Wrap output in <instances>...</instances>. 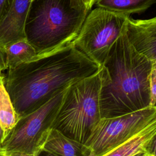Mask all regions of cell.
Wrapping results in <instances>:
<instances>
[{"label":"cell","mask_w":156,"mask_h":156,"mask_svg":"<svg viewBox=\"0 0 156 156\" xmlns=\"http://www.w3.org/2000/svg\"><path fill=\"white\" fill-rule=\"evenodd\" d=\"M101 68L70 43L8 69L4 85L20 118L73 83L94 75Z\"/></svg>","instance_id":"1"},{"label":"cell","mask_w":156,"mask_h":156,"mask_svg":"<svg viewBox=\"0 0 156 156\" xmlns=\"http://www.w3.org/2000/svg\"><path fill=\"white\" fill-rule=\"evenodd\" d=\"M4 76L0 78V127L4 140L16 124L19 117L4 87Z\"/></svg>","instance_id":"14"},{"label":"cell","mask_w":156,"mask_h":156,"mask_svg":"<svg viewBox=\"0 0 156 156\" xmlns=\"http://www.w3.org/2000/svg\"><path fill=\"white\" fill-rule=\"evenodd\" d=\"M31 0H14L0 21V48L13 42L26 39L24 27Z\"/></svg>","instance_id":"9"},{"label":"cell","mask_w":156,"mask_h":156,"mask_svg":"<svg viewBox=\"0 0 156 156\" xmlns=\"http://www.w3.org/2000/svg\"><path fill=\"white\" fill-rule=\"evenodd\" d=\"M89 11L83 0H32L26 40L37 55L65 46L76 37Z\"/></svg>","instance_id":"3"},{"label":"cell","mask_w":156,"mask_h":156,"mask_svg":"<svg viewBox=\"0 0 156 156\" xmlns=\"http://www.w3.org/2000/svg\"><path fill=\"white\" fill-rule=\"evenodd\" d=\"M41 152L54 156H88L90 154L85 144L65 136L54 128L51 129Z\"/></svg>","instance_id":"10"},{"label":"cell","mask_w":156,"mask_h":156,"mask_svg":"<svg viewBox=\"0 0 156 156\" xmlns=\"http://www.w3.org/2000/svg\"><path fill=\"white\" fill-rule=\"evenodd\" d=\"M156 122V107L120 116L101 118L85 143L93 156H103Z\"/></svg>","instance_id":"7"},{"label":"cell","mask_w":156,"mask_h":156,"mask_svg":"<svg viewBox=\"0 0 156 156\" xmlns=\"http://www.w3.org/2000/svg\"><path fill=\"white\" fill-rule=\"evenodd\" d=\"M88 156H93V155H92V154L90 153V154H89V155H88Z\"/></svg>","instance_id":"23"},{"label":"cell","mask_w":156,"mask_h":156,"mask_svg":"<svg viewBox=\"0 0 156 156\" xmlns=\"http://www.w3.org/2000/svg\"><path fill=\"white\" fill-rule=\"evenodd\" d=\"M133 156H150V155H149L148 154H147L145 152H140V153H138L137 154L134 155Z\"/></svg>","instance_id":"20"},{"label":"cell","mask_w":156,"mask_h":156,"mask_svg":"<svg viewBox=\"0 0 156 156\" xmlns=\"http://www.w3.org/2000/svg\"><path fill=\"white\" fill-rule=\"evenodd\" d=\"M129 18V15L96 7L88 13L71 43L89 59L102 66Z\"/></svg>","instance_id":"6"},{"label":"cell","mask_w":156,"mask_h":156,"mask_svg":"<svg viewBox=\"0 0 156 156\" xmlns=\"http://www.w3.org/2000/svg\"><path fill=\"white\" fill-rule=\"evenodd\" d=\"M155 136H156V122L150 124L134 137L103 156H133L140 152L146 153V146Z\"/></svg>","instance_id":"11"},{"label":"cell","mask_w":156,"mask_h":156,"mask_svg":"<svg viewBox=\"0 0 156 156\" xmlns=\"http://www.w3.org/2000/svg\"><path fill=\"white\" fill-rule=\"evenodd\" d=\"M14 0H0V21L10 9Z\"/></svg>","instance_id":"16"},{"label":"cell","mask_w":156,"mask_h":156,"mask_svg":"<svg viewBox=\"0 0 156 156\" xmlns=\"http://www.w3.org/2000/svg\"><path fill=\"white\" fill-rule=\"evenodd\" d=\"M44 156H54V155H52V154H50L46 153V154Z\"/></svg>","instance_id":"21"},{"label":"cell","mask_w":156,"mask_h":156,"mask_svg":"<svg viewBox=\"0 0 156 156\" xmlns=\"http://www.w3.org/2000/svg\"><path fill=\"white\" fill-rule=\"evenodd\" d=\"M101 73L79 80L65 91L52 128L85 144L101 119L99 93Z\"/></svg>","instance_id":"4"},{"label":"cell","mask_w":156,"mask_h":156,"mask_svg":"<svg viewBox=\"0 0 156 156\" xmlns=\"http://www.w3.org/2000/svg\"><path fill=\"white\" fill-rule=\"evenodd\" d=\"M7 69L5 62H4V54L2 51V49L0 48V76H2V71Z\"/></svg>","instance_id":"17"},{"label":"cell","mask_w":156,"mask_h":156,"mask_svg":"<svg viewBox=\"0 0 156 156\" xmlns=\"http://www.w3.org/2000/svg\"><path fill=\"white\" fill-rule=\"evenodd\" d=\"M24 156H38L37 155H24Z\"/></svg>","instance_id":"22"},{"label":"cell","mask_w":156,"mask_h":156,"mask_svg":"<svg viewBox=\"0 0 156 156\" xmlns=\"http://www.w3.org/2000/svg\"><path fill=\"white\" fill-rule=\"evenodd\" d=\"M31 1H32V0H31Z\"/></svg>","instance_id":"24"},{"label":"cell","mask_w":156,"mask_h":156,"mask_svg":"<svg viewBox=\"0 0 156 156\" xmlns=\"http://www.w3.org/2000/svg\"><path fill=\"white\" fill-rule=\"evenodd\" d=\"M2 49L7 69L29 62L37 56L35 49L26 39L10 43Z\"/></svg>","instance_id":"12"},{"label":"cell","mask_w":156,"mask_h":156,"mask_svg":"<svg viewBox=\"0 0 156 156\" xmlns=\"http://www.w3.org/2000/svg\"><path fill=\"white\" fill-rule=\"evenodd\" d=\"M154 62L137 52L122 34L101 66V118L133 113L151 106L149 79Z\"/></svg>","instance_id":"2"},{"label":"cell","mask_w":156,"mask_h":156,"mask_svg":"<svg viewBox=\"0 0 156 156\" xmlns=\"http://www.w3.org/2000/svg\"><path fill=\"white\" fill-rule=\"evenodd\" d=\"M151 106L155 107L156 102V64L154 65L149 79Z\"/></svg>","instance_id":"15"},{"label":"cell","mask_w":156,"mask_h":156,"mask_svg":"<svg viewBox=\"0 0 156 156\" xmlns=\"http://www.w3.org/2000/svg\"><path fill=\"white\" fill-rule=\"evenodd\" d=\"M156 0H96L98 7L130 16L148 9Z\"/></svg>","instance_id":"13"},{"label":"cell","mask_w":156,"mask_h":156,"mask_svg":"<svg viewBox=\"0 0 156 156\" xmlns=\"http://www.w3.org/2000/svg\"><path fill=\"white\" fill-rule=\"evenodd\" d=\"M66 90L37 110L19 118L3 141L0 147V156L40 155Z\"/></svg>","instance_id":"5"},{"label":"cell","mask_w":156,"mask_h":156,"mask_svg":"<svg viewBox=\"0 0 156 156\" xmlns=\"http://www.w3.org/2000/svg\"><path fill=\"white\" fill-rule=\"evenodd\" d=\"M83 1L89 10L91 9L93 5L96 1V0H83Z\"/></svg>","instance_id":"18"},{"label":"cell","mask_w":156,"mask_h":156,"mask_svg":"<svg viewBox=\"0 0 156 156\" xmlns=\"http://www.w3.org/2000/svg\"><path fill=\"white\" fill-rule=\"evenodd\" d=\"M129 43L139 54L156 62V18L133 20L129 18L124 26Z\"/></svg>","instance_id":"8"},{"label":"cell","mask_w":156,"mask_h":156,"mask_svg":"<svg viewBox=\"0 0 156 156\" xmlns=\"http://www.w3.org/2000/svg\"><path fill=\"white\" fill-rule=\"evenodd\" d=\"M2 76H0V78L2 77ZM3 141H4V138H3V136H2V132L1 129V127H0V147H1V144H2V142H3Z\"/></svg>","instance_id":"19"}]
</instances>
